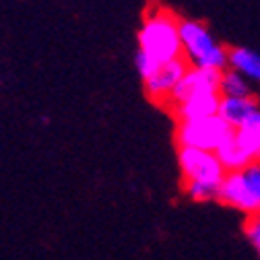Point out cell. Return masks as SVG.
Returning a JSON list of instances; mask_svg holds the SVG:
<instances>
[{"instance_id": "13", "label": "cell", "mask_w": 260, "mask_h": 260, "mask_svg": "<svg viewBox=\"0 0 260 260\" xmlns=\"http://www.w3.org/2000/svg\"><path fill=\"white\" fill-rule=\"evenodd\" d=\"M234 141L252 161H258V157H260V124L236 128Z\"/></svg>"}, {"instance_id": "14", "label": "cell", "mask_w": 260, "mask_h": 260, "mask_svg": "<svg viewBox=\"0 0 260 260\" xmlns=\"http://www.w3.org/2000/svg\"><path fill=\"white\" fill-rule=\"evenodd\" d=\"M188 194L194 201H213L219 194V186H211L203 182H188Z\"/></svg>"}, {"instance_id": "6", "label": "cell", "mask_w": 260, "mask_h": 260, "mask_svg": "<svg viewBox=\"0 0 260 260\" xmlns=\"http://www.w3.org/2000/svg\"><path fill=\"white\" fill-rule=\"evenodd\" d=\"M219 81H221V73H217V71L190 69L188 67L186 75L180 79V83L172 91L168 102H172L174 106H178V104L190 100V97L219 93Z\"/></svg>"}, {"instance_id": "9", "label": "cell", "mask_w": 260, "mask_h": 260, "mask_svg": "<svg viewBox=\"0 0 260 260\" xmlns=\"http://www.w3.org/2000/svg\"><path fill=\"white\" fill-rule=\"evenodd\" d=\"M219 102H221V95L219 93H211V95L190 97V100H186V102H182V104H178L174 108H176L178 120L186 122V120H201V118L217 116Z\"/></svg>"}, {"instance_id": "8", "label": "cell", "mask_w": 260, "mask_h": 260, "mask_svg": "<svg viewBox=\"0 0 260 260\" xmlns=\"http://www.w3.org/2000/svg\"><path fill=\"white\" fill-rule=\"evenodd\" d=\"M186 71H188V62L184 58L172 60L168 64H161V67L157 69V73L149 81H145L147 93L153 97L155 102L170 100L172 91L176 89V85L180 83V79L186 75Z\"/></svg>"}, {"instance_id": "11", "label": "cell", "mask_w": 260, "mask_h": 260, "mask_svg": "<svg viewBox=\"0 0 260 260\" xmlns=\"http://www.w3.org/2000/svg\"><path fill=\"white\" fill-rule=\"evenodd\" d=\"M215 155H217V159H219V164L223 166L225 174H227V172H242V170L248 168L250 164H258V161H252V159L238 147V143L234 141V135L215 151Z\"/></svg>"}, {"instance_id": "4", "label": "cell", "mask_w": 260, "mask_h": 260, "mask_svg": "<svg viewBox=\"0 0 260 260\" xmlns=\"http://www.w3.org/2000/svg\"><path fill=\"white\" fill-rule=\"evenodd\" d=\"M232 135L234 128L227 126L219 116L178 122V130H176V139L180 147H190L209 153H215Z\"/></svg>"}, {"instance_id": "5", "label": "cell", "mask_w": 260, "mask_h": 260, "mask_svg": "<svg viewBox=\"0 0 260 260\" xmlns=\"http://www.w3.org/2000/svg\"><path fill=\"white\" fill-rule=\"evenodd\" d=\"M178 161H180L182 174L186 176L188 182H203V184H211V186H221L225 170L219 164L215 153L180 147Z\"/></svg>"}, {"instance_id": "10", "label": "cell", "mask_w": 260, "mask_h": 260, "mask_svg": "<svg viewBox=\"0 0 260 260\" xmlns=\"http://www.w3.org/2000/svg\"><path fill=\"white\" fill-rule=\"evenodd\" d=\"M227 69L256 83L260 79V56L250 48H232L227 50Z\"/></svg>"}, {"instance_id": "7", "label": "cell", "mask_w": 260, "mask_h": 260, "mask_svg": "<svg viewBox=\"0 0 260 260\" xmlns=\"http://www.w3.org/2000/svg\"><path fill=\"white\" fill-rule=\"evenodd\" d=\"M217 116L230 126V128H242V126H252L260 124V110L254 97H246V100H238V97H221Z\"/></svg>"}, {"instance_id": "12", "label": "cell", "mask_w": 260, "mask_h": 260, "mask_svg": "<svg viewBox=\"0 0 260 260\" xmlns=\"http://www.w3.org/2000/svg\"><path fill=\"white\" fill-rule=\"evenodd\" d=\"M219 95L221 97H238V100H246V97H252V85L242 75L227 69V71L221 73Z\"/></svg>"}, {"instance_id": "2", "label": "cell", "mask_w": 260, "mask_h": 260, "mask_svg": "<svg viewBox=\"0 0 260 260\" xmlns=\"http://www.w3.org/2000/svg\"><path fill=\"white\" fill-rule=\"evenodd\" d=\"M139 52L153 58L159 67L182 58V44L178 36V17L168 11L153 13L139 29Z\"/></svg>"}, {"instance_id": "1", "label": "cell", "mask_w": 260, "mask_h": 260, "mask_svg": "<svg viewBox=\"0 0 260 260\" xmlns=\"http://www.w3.org/2000/svg\"><path fill=\"white\" fill-rule=\"evenodd\" d=\"M178 36L182 44V58L190 69L227 71V48H223L209 31V27L197 19H178Z\"/></svg>"}, {"instance_id": "16", "label": "cell", "mask_w": 260, "mask_h": 260, "mask_svg": "<svg viewBox=\"0 0 260 260\" xmlns=\"http://www.w3.org/2000/svg\"><path fill=\"white\" fill-rule=\"evenodd\" d=\"M246 234H248L252 246L258 250L260 248V221H258V215H252L250 223L246 225Z\"/></svg>"}, {"instance_id": "3", "label": "cell", "mask_w": 260, "mask_h": 260, "mask_svg": "<svg viewBox=\"0 0 260 260\" xmlns=\"http://www.w3.org/2000/svg\"><path fill=\"white\" fill-rule=\"evenodd\" d=\"M217 199L244 213L258 215L260 209V168L250 164L242 172H227L221 180Z\"/></svg>"}, {"instance_id": "15", "label": "cell", "mask_w": 260, "mask_h": 260, "mask_svg": "<svg viewBox=\"0 0 260 260\" xmlns=\"http://www.w3.org/2000/svg\"><path fill=\"white\" fill-rule=\"evenodd\" d=\"M135 67H137V71H139L141 79H143V81H149V79H151V77L157 73L159 64H157L153 58H149L147 54L137 52V56H135Z\"/></svg>"}]
</instances>
